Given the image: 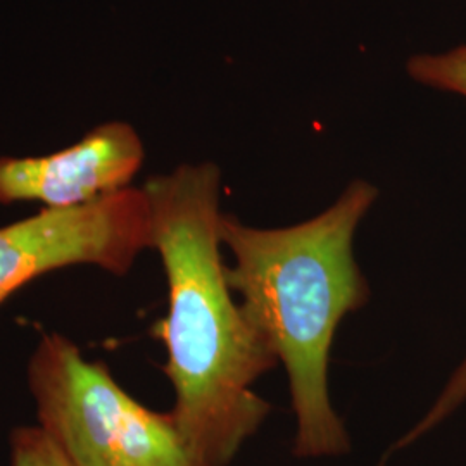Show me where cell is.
<instances>
[{"mask_svg": "<svg viewBox=\"0 0 466 466\" xmlns=\"http://www.w3.org/2000/svg\"><path fill=\"white\" fill-rule=\"evenodd\" d=\"M152 249L161 256L167 315L152 335L167 350L173 385L169 415L202 466H228L269 415L252 387L277 367L240 304L221 259V171L215 163L180 165L144 184Z\"/></svg>", "mask_w": 466, "mask_h": 466, "instance_id": "cell-1", "label": "cell"}, {"mask_svg": "<svg viewBox=\"0 0 466 466\" xmlns=\"http://www.w3.org/2000/svg\"><path fill=\"white\" fill-rule=\"evenodd\" d=\"M377 199L375 185L354 180L329 209L292 227L254 228L225 213L219 223L221 244L233 256L227 283L287 370L298 458L350 451L329 396V361L339 323L370 299L352 242Z\"/></svg>", "mask_w": 466, "mask_h": 466, "instance_id": "cell-2", "label": "cell"}, {"mask_svg": "<svg viewBox=\"0 0 466 466\" xmlns=\"http://www.w3.org/2000/svg\"><path fill=\"white\" fill-rule=\"evenodd\" d=\"M26 383L36 425L71 466H202L169 413L135 400L63 333L40 335Z\"/></svg>", "mask_w": 466, "mask_h": 466, "instance_id": "cell-3", "label": "cell"}, {"mask_svg": "<svg viewBox=\"0 0 466 466\" xmlns=\"http://www.w3.org/2000/svg\"><path fill=\"white\" fill-rule=\"evenodd\" d=\"M152 249L144 188L128 187L71 209H40L0 227V304L21 287L63 268L94 267L125 277Z\"/></svg>", "mask_w": 466, "mask_h": 466, "instance_id": "cell-4", "label": "cell"}, {"mask_svg": "<svg viewBox=\"0 0 466 466\" xmlns=\"http://www.w3.org/2000/svg\"><path fill=\"white\" fill-rule=\"evenodd\" d=\"M146 159L138 132L107 121L78 142L42 156H0V204L71 209L128 188Z\"/></svg>", "mask_w": 466, "mask_h": 466, "instance_id": "cell-5", "label": "cell"}, {"mask_svg": "<svg viewBox=\"0 0 466 466\" xmlns=\"http://www.w3.org/2000/svg\"><path fill=\"white\" fill-rule=\"evenodd\" d=\"M406 71L417 84L466 99V46L435 54H415Z\"/></svg>", "mask_w": 466, "mask_h": 466, "instance_id": "cell-6", "label": "cell"}, {"mask_svg": "<svg viewBox=\"0 0 466 466\" xmlns=\"http://www.w3.org/2000/svg\"><path fill=\"white\" fill-rule=\"evenodd\" d=\"M9 465L71 466L36 423L21 425L9 433Z\"/></svg>", "mask_w": 466, "mask_h": 466, "instance_id": "cell-7", "label": "cell"}, {"mask_svg": "<svg viewBox=\"0 0 466 466\" xmlns=\"http://www.w3.org/2000/svg\"><path fill=\"white\" fill-rule=\"evenodd\" d=\"M466 400V356L461 361V365L458 370L451 375L450 382L444 385L441 396L433 402L431 411L423 417V420L418 423L417 427L408 433L402 441L398 442V450L411 444L413 441H417L418 437H421L423 433L432 431L435 425H439L441 421H444L450 417L452 411H456Z\"/></svg>", "mask_w": 466, "mask_h": 466, "instance_id": "cell-8", "label": "cell"}]
</instances>
